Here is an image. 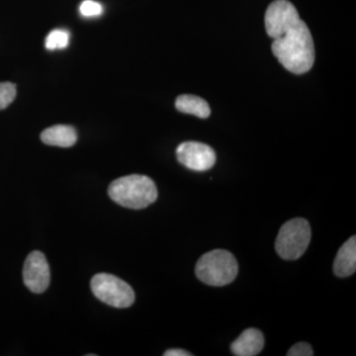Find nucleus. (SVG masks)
<instances>
[{"instance_id": "obj_1", "label": "nucleus", "mask_w": 356, "mask_h": 356, "mask_svg": "<svg viewBox=\"0 0 356 356\" xmlns=\"http://www.w3.org/2000/svg\"><path fill=\"white\" fill-rule=\"evenodd\" d=\"M271 49L280 64L292 74H306L315 63L313 37L303 20L274 39Z\"/></svg>"}, {"instance_id": "obj_2", "label": "nucleus", "mask_w": 356, "mask_h": 356, "mask_svg": "<svg viewBox=\"0 0 356 356\" xmlns=\"http://www.w3.org/2000/svg\"><path fill=\"white\" fill-rule=\"evenodd\" d=\"M110 198L115 203L140 210L156 202L158 189L153 179L146 175H132L117 178L108 188Z\"/></svg>"}, {"instance_id": "obj_3", "label": "nucleus", "mask_w": 356, "mask_h": 356, "mask_svg": "<svg viewBox=\"0 0 356 356\" xmlns=\"http://www.w3.org/2000/svg\"><path fill=\"white\" fill-rule=\"evenodd\" d=\"M238 273L236 257L225 250H214L202 255L195 268L199 280L215 287L225 286L233 282Z\"/></svg>"}, {"instance_id": "obj_4", "label": "nucleus", "mask_w": 356, "mask_h": 356, "mask_svg": "<svg viewBox=\"0 0 356 356\" xmlns=\"http://www.w3.org/2000/svg\"><path fill=\"white\" fill-rule=\"evenodd\" d=\"M311 227L308 221L295 218L285 222L276 238L275 248L281 259L295 261L302 257L311 242Z\"/></svg>"}, {"instance_id": "obj_5", "label": "nucleus", "mask_w": 356, "mask_h": 356, "mask_svg": "<svg viewBox=\"0 0 356 356\" xmlns=\"http://www.w3.org/2000/svg\"><path fill=\"white\" fill-rule=\"evenodd\" d=\"M90 286L96 298L114 308H128L135 302L132 287L112 274H96L91 280Z\"/></svg>"}, {"instance_id": "obj_6", "label": "nucleus", "mask_w": 356, "mask_h": 356, "mask_svg": "<svg viewBox=\"0 0 356 356\" xmlns=\"http://www.w3.org/2000/svg\"><path fill=\"white\" fill-rule=\"evenodd\" d=\"M301 20L296 7L288 0H275L267 7L264 23L270 38H280L283 33Z\"/></svg>"}, {"instance_id": "obj_7", "label": "nucleus", "mask_w": 356, "mask_h": 356, "mask_svg": "<svg viewBox=\"0 0 356 356\" xmlns=\"http://www.w3.org/2000/svg\"><path fill=\"white\" fill-rule=\"evenodd\" d=\"M178 161L194 172H206L216 163V154L212 147L199 142H184L177 149Z\"/></svg>"}, {"instance_id": "obj_8", "label": "nucleus", "mask_w": 356, "mask_h": 356, "mask_svg": "<svg viewBox=\"0 0 356 356\" xmlns=\"http://www.w3.org/2000/svg\"><path fill=\"white\" fill-rule=\"evenodd\" d=\"M50 266L44 254L38 250L32 252L26 259L23 267V280L25 286L40 294L46 291L50 285Z\"/></svg>"}, {"instance_id": "obj_9", "label": "nucleus", "mask_w": 356, "mask_h": 356, "mask_svg": "<svg viewBox=\"0 0 356 356\" xmlns=\"http://www.w3.org/2000/svg\"><path fill=\"white\" fill-rule=\"evenodd\" d=\"M264 337L257 329H248L232 343L231 350L236 356H255L264 350Z\"/></svg>"}, {"instance_id": "obj_10", "label": "nucleus", "mask_w": 356, "mask_h": 356, "mask_svg": "<svg viewBox=\"0 0 356 356\" xmlns=\"http://www.w3.org/2000/svg\"><path fill=\"white\" fill-rule=\"evenodd\" d=\"M356 270V238L351 236L350 240L339 248L334 259V271L339 277H348Z\"/></svg>"}, {"instance_id": "obj_11", "label": "nucleus", "mask_w": 356, "mask_h": 356, "mask_svg": "<svg viewBox=\"0 0 356 356\" xmlns=\"http://www.w3.org/2000/svg\"><path fill=\"white\" fill-rule=\"evenodd\" d=\"M41 140L48 146L70 147L77 140L76 129L69 125H56L47 128L41 134Z\"/></svg>"}, {"instance_id": "obj_12", "label": "nucleus", "mask_w": 356, "mask_h": 356, "mask_svg": "<svg viewBox=\"0 0 356 356\" xmlns=\"http://www.w3.org/2000/svg\"><path fill=\"white\" fill-rule=\"evenodd\" d=\"M175 107L182 113L194 115L202 119L208 118L211 114L210 106L207 102L196 95L178 96L175 100Z\"/></svg>"}, {"instance_id": "obj_13", "label": "nucleus", "mask_w": 356, "mask_h": 356, "mask_svg": "<svg viewBox=\"0 0 356 356\" xmlns=\"http://www.w3.org/2000/svg\"><path fill=\"white\" fill-rule=\"evenodd\" d=\"M70 43V33L64 29H56L49 33L44 41L48 50H62L67 48Z\"/></svg>"}, {"instance_id": "obj_14", "label": "nucleus", "mask_w": 356, "mask_h": 356, "mask_svg": "<svg viewBox=\"0 0 356 356\" xmlns=\"http://www.w3.org/2000/svg\"><path fill=\"white\" fill-rule=\"evenodd\" d=\"M16 97V86L11 83H0V110L8 107Z\"/></svg>"}, {"instance_id": "obj_15", "label": "nucleus", "mask_w": 356, "mask_h": 356, "mask_svg": "<svg viewBox=\"0 0 356 356\" xmlns=\"http://www.w3.org/2000/svg\"><path fill=\"white\" fill-rule=\"evenodd\" d=\"M79 11L83 17H98L103 13V6L95 0H84L79 7Z\"/></svg>"}, {"instance_id": "obj_16", "label": "nucleus", "mask_w": 356, "mask_h": 356, "mask_svg": "<svg viewBox=\"0 0 356 356\" xmlns=\"http://www.w3.org/2000/svg\"><path fill=\"white\" fill-rule=\"evenodd\" d=\"M288 356H312L314 355L313 348L307 343L294 344L287 353Z\"/></svg>"}, {"instance_id": "obj_17", "label": "nucleus", "mask_w": 356, "mask_h": 356, "mask_svg": "<svg viewBox=\"0 0 356 356\" xmlns=\"http://www.w3.org/2000/svg\"><path fill=\"white\" fill-rule=\"evenodd\" d=\"M165 356H191V353L184 350H170L163 353Z\"/></svg>"}]
</instances>
